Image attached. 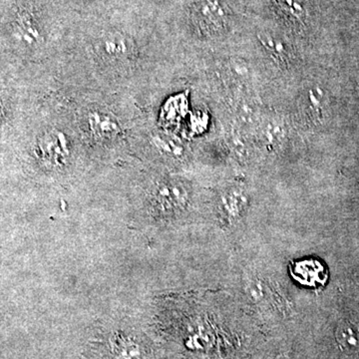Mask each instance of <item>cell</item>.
Returning a JSON list of instances; mask_svg holds the SVG:
<instances>
[{
	"instance_id": "obj_4",
	"label": "cell",
	"mask_w": 359,
	"mask_h": 359,
	"mask_svg": "<svg viewBox=\"0 0 359 359\" xmlns=\"http://www.w3.org/2000/svg\"><path fill=\"white\" fill-rule=\"evenodd\" d=\"M97 55L107 63H121L132 55L131 44L119 34H108L97 44Z\"/></svg>"
},
{
	"instance_id": "obj_13",
	"label": "cell",
	"mask_w": 359,
	"mask_h": 359,
	"mask_svg": "<svg viewBox=\"0 0 359 359\" xmlns=\"http://www.w3.org/2000/svg\"><path fill=\"white\" fill-rule=\"evenodd\" d=\"M18 35L22 41L28 44H33L39 39V33L37 28L33 25L32 21L27 16H21L18 20Z\"/></svg>"
},
{
	"instance_id": "obj_14",
	"label": "cell",
	"mask_w": 359,
	"mask_h": 359,
	"mask_svg": "<svg viewBox=\"0 0 359 359\" xmlns=\"http://www.w3.org/2000/svg\"><path fill=\"white\" fill-rule=\"evenodd\" d=\"M247 204V197L238 190H231L223 197V205L230 214H238Z\"/></svg>"
},
{
	"instance_id": "obj_1",
	"label": "cell",
	"mask_w": 359,
	"mask_h": 359,
	"mask_svg": "<svg viewBox=\"0 0 359 359\" xmlns=\"http://www.w3.org/2000/svg\"><path fill=\"white\" fill-rule=\"evenodd\" d=\"M193 20L201 32L216 34L226 27L228 13L219 0H202L195 7Z\"/></svg>"
},
{
	"instance_id": "obj_12",
	"label": "cell",
	"mask_w": 359,
	"mask_h": 359,
	"mask_svg": "<svg viewBox=\"0 0 359 359\" xmlns=\"http://www.w3.org/2000/svg\"><path fill=\"white\" fill-rule=\"evenodd\" d=\"M236 113L238 121L245 126H252L256 124L257 120V110L256 104L250 101H241L236 108Z\"/></svg>"
},
{
	"instance_id": "obj_10",
	"label": "cell",
	"mask_w": 359,
	"mask_h": 359,
	"mask_svg": "<svg viewBox=\"0 0 359 359\" xmlns=\"http://www.w3.org/2000/svg\"><path fill=\"white\" fill-rule=\"evenodd\" d=\"M337 339L344 351L351 353H359V325L344 323L337 332Z\"/></svg>"
},
{
	"instance_id": "obj_7",
	"label": "cell",
	"mask_w": 359,
	"mask_h": 359,
	"mask_svg": "<svg viewBox=\"0 0 359 359\" xmlns=\"http://www.w3.org/2000/svg\"><path fill=\"white\" fill-rule=\"evenodd\" d=\"M259 40L273 60L280 65H287L290 59V48L287 42L273 33L264 32L259 35Z\"/></svg>"
},
{
	"instance_id": "obj_9",
	"label": "cell",
	"mask_w": 359,
	"mask_h": 359,
	"mask_svg": "<svg viewBox=\"0 0 359 359\" xmlns=\"http://www.w3.org/2000/svg\"><path fill=\"white\" fill-rule=\"evenodd\" d=\"M285 128L278 119H269L259 129V136L264 145L269 148H278L285 138Z\"/></svg>"
},
{
	"instance_id": "obj_3",
	"label": "cell",
	"mask_w": 359,
	"mask_h": 359,
	"mask_svg": "<svg viewBox=\"0 0 359 359\" xmlns=\"http://www.w3.org/2000/svg\"><path fill=\"white\" fill-rule=\"evenodd\" d=\"M41 160L52 166L62 165L69 156V145L62 132L52 129L40 135L36 143Z\"/></svg>"
},
{
	"instance_id": "obj_11",
	"label": "cell",
	"mask_w": 359,
	"mask_h": 359,
	"mask_svg": "<svg viewBox=\"0 0 359 359\" xmlns=\"http://www.w3.org/2000/svg\"><path fill=\"white\" fill-rule=\"evenodd\" d=\"M153 143L156 148L162 151L164 154L171 156V157H180L184 154V147L181 142L176 138L169 136L166 134H156L153 137Z\"/></svg>"
},
{
	"instance_id": "obj_16",
	"label": "cell",
	"mask_w": 359,
	"mask_h": 359,
	"mask_svg": "<svg viewBox=\"0 0 359 359\" xmlns=\"http://www.w3.org/2000/svg\"><path fill=\"white\" fill-rule=\"evenodd\" d=\"M231 75L236 78V80H243L248 77L249 70L244 63H233L231 66Z\"/></svg>"
},
{
	"instance_id": "obj_6",
	"label": "cell",
	"mask_w": 359,
	"mask_h": 359,
	"mask_svg": "<svg viewBox=\"0 0 359 359\" xmlns=\"http://www.w3.org/2000/svg\"><path fill=\"white\" fill-rule=\"evenodd\" d=\"M301 105L309 119L314 123L320 122L325 106V93L318 87H311L302 94Z\"/></svg>"
},
{
	"instance_id": "obj_18",
	"label": "cell",
	"mask_w": 359,
	"mask_h": 359,
	"mask_svg": "<svg viewBox=\"0 0 359 359\" xmlns=\"http://www.w3.org/2000/svg\"><path fill=\"white\" fill-rule=\"evenodd\" d=\"M2 112H1V107H0V118H1Z\"/></svg>"
},
{
	"instance_id": "obj_5",
	"label": "cell",
	"mask_w": 359,
	"mask_h": 359,
	"mask_svg": "<svg viewBox=\"0 0 359 359\" xmlns=\"http://www.w3.org/2000/svg\"><path fill=\"white\" fill-rule=\"evenodd\" d=\"M156 204L163 209L173 210L185 205L188 201V193L185 187L176 182L161 183L154 191Z\"/></svg>"
},
{
	"instance_id": "obj_17",
	"label": "cell",
	"mask_w": 359,
	"mask_h": 359,
	"mask_svg": "<svg viewBox=\"0 0 359 359\" xmlns=\"http://www.w3.org/2000/svg\"><path fill=\"white\" fill-rule=\"evenodd\" d=\"M250 297H252L255 301L263 297V295H262L263 294H262L261 285L257 283H255L254 285H250Z\"/></svg>"
},
{
	"instance_id": "obj_2",
	"label": "cell",
	"mask_w": 359,
	"mask_h": 359,
	"mask_svg": "<svg viewBox=\"0 0 359 359\" xmlns=\"http://www.w3.org/2000/svg\"><path fill=\"white\" fill-rule=\"evenodd\" d=\"M83 119L87 135L97 140H111L123 133L119 119L108 111L90 109Z\"/></svg>"
},
{
	"instance_id": "obj_8",
	"label": "cell",
	"mask_w": 359,
	"mask_h": 359,
	"mask_svg": "<svg viewBox=\"0 0 359 359\" xmlns=\"http://www.w3.org/2000/svg\"><path fill=\"white\" fill-rule=\"evenodd\" d=\"M278 13L292 25H304L306 20V8L302 0H275Z\"/></svg>"
},
{
	"instance_id": "obj_15",
	"label": "cell",
	"mask_w": 359,
	"mask_h": 359,
	"mask_svg": "<svg viewBox=\"0 0 359 359\" xmlns=\"http://www.w3.org/2000/svg\"><path fill=\"white\" fill-rule=\"evenodd\" d=\"M231 149H233V152L238 157L243 158L247 156L249 146H248L247 141L245 140L243 135L233 134V137H231Z\"/></svg>"
}]
</instances>
